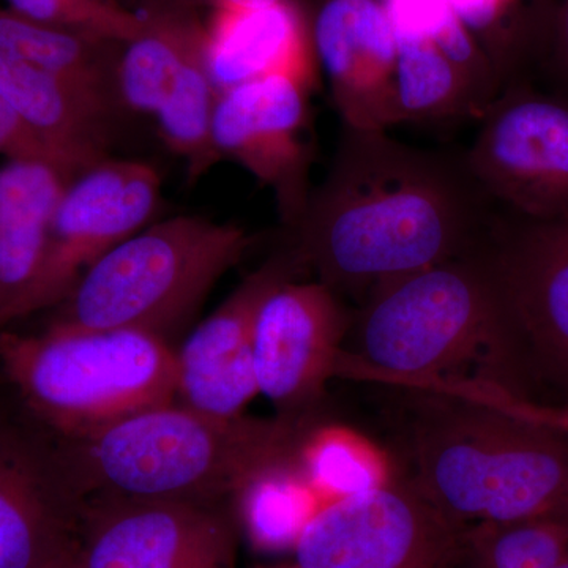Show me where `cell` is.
Wrapping results in <instances>:
<instances>
[{
	"label": "cell",
	"instance_id": "cell-15",
	"mask_svg": "<svg viewBox=\"0 0 568 568\" xmlns=\"http://www.w3.org/2000/svg\"><path fill=\"white\" fill-rule=\"evenodd\" d=\"M308 88V81L293 74H268L220 92L213 111L212 140L220 160H233L274 190L286 230L298 222L312 193Z\"/></svg>",
	"mask_w": 568,
	"mask_h": 568
},
{
	"label": "cell",
	"instance_id": "cell-13",
	"mask_svg": "<svg viewBox=\"0 0 568 568\" xmlns=\"http://www.w3.org/2000/svg\"><path fill=\"white\" fill-rule=\"evenodd\" d=\"M77 548L84 568H234L237 523L224 506L93 499Z\"/></svg>",
	"mask_w": 568,
	"mask_h": 568
},
{
	"label": "cell",
	"instance_id": "cell-9",
	"mask_svg": "<svg viewBox=\"0 0 568 568\" xmlns=\"http://www.w3.org/2000/svg\"><path fill=\"white\" fill-rule=\"evenodd\" d=\"M162 178L140 160L104 159L70 179L52 212L43 261L13 323L62 304L82 275L155 215Z\"/></svg>",
	"mask_w": 568,
	"mask_h": 568
},
{
	"label": "cell",
	"instance_id": "cell-3",
	"mask_svg": "<svg viewBox=\"0 0 568 568\" xmlns=\"http://www.w3.org/2000/svg\"><path fill=\"white\" fill-rule=\"evenodd\" d=\"M316 417L224 418L173 403L89 435L52 436L81 507L93 499L224 506L264 474L302 469Z\"/></svg>",
	"mask_w": 568,
	"mask_h": 568
},
{
	"label": "cell",
	"instance_id": "cell-28",
	"mask_svg": "<svg viewBox=\"0 0 568 568\" xmlns=\"http://www.w3.org/2000/svg\"><path fill=\"white\" fill-rule=\"evenodd\" d=\"M548 43L551 47L549 69L556 91L549 92L568 103V0H559L549 21Z\"/></svg>",
	"mask_w": 568,
	"mask_h": 568
},
{
	"label": "cell",
	"instance_id": "cell-19",
	"mask_svg": "<svg viewBox=\"0 0 568 568\" xmlns=\"http://www.w3.org/2000/svg\"><path fill=\"white\" fill-rule=\"evenodd\" d=\"M205 58L223 92L268 74L284 73L313 84L312 39L291 0H226L204 24Z\"/></svg>",
	"mask_w": 568,
	"mask_h": 568
},
{
	"label": "cell",
	"instance_id": "cell-17",
	"mask_svg": "<svg viewBox=\"0 0 568 568\" xmlns=\"http://www.w3.org/2000/svg\"><path fill=\"white\" fill-rule=\"evenodd\" d=\"M306 274L290 244L246 276L178 351V396L209 416L233 418L260 394L253 365L257 312L276 287Z\"/></svg>",
	"mask_w": 568,
	"mask_h": 568
},
{
	"label": "cell",
	"instance_id": "cell-2",
	"mask_svg": "<svg viewBox=\"0 0 568 568\" xmlns=\"http://www.w3.org/2000/svg\"><path fill=\"white\" fill-rule=\"evenodd\" d=\"M405 477L455 528L568 515V433L476 392L406 390Z\"/></svg>",
	"mask_w": 568,
	"mask_h": 568
},
{
	"label": "cell",
	"instance_id": "cell-20",
	"mask_svg": "<svg viewBox=\"0 0 568 568\" xmlns=\"http://www.w3.org/2000/svg\"><path fill=\"white\" fill-rule=\"evenodd\" d=\"M71 178L44 160L0 166V331L13 324L36 283L52 212Z\"/></svg>",
	"mask_w": 568,
	"mask_h": 568
},
{
	"label": "cell",
	"instance_id": "cell-32",
	"mask_svg": "<svg viewBox=\"0 0 568 568\" xmlns=\"http://www.w3.org/2000/svg\"><path fill=\"white\" fill-rule=\"evenodd\" d=\"M48 568H84V564L80 558V552H78L77 544L73 547L67 549L65 552H62L54 562L51 564Z\"/></svg>",
	"mask_w": 568,
	"mask_h": 568
},
{
	"label": "cell",
	"instance_id": "cell-5",
	"mask_svg": "<svg viewBox=\"0 0 568 568\" xmlns=\"http://www.w3.org/2000/svg\"><path fill=\"white\" fill-rule=\"evenodd\" d=\"M0 369L33 420L58 437L89 435L178 396V354L141 331L2 328Z\"/></svg>",
	"mask_w": 568,
	"mask_h": 568
},
{
	"label": "cell",
	"instance_id": "cell-29",
	"mask_svg": "<svg viewBox=\"0 0 568 568\" xmlns=\"http://www.w3.org/2000/svg\"><path fill=\"white\" fill-rule=\"evenodd\" d=\"M491 399L519 416L556 426V428L568 433V405H545V403L530 402V399L504 390L493 394Z\"/></svg>",
	"mask_w": 568,
	"mask_h": 568
},
{
	"label": "cell",
	"instance_id": "cell-26",
	"mask_svg": "<svg viewBox=\"0 0 568 568\" xmlns=\"http://www.w3.org/2000/svg\"><path fill=\"white\" fill-rule=\"evenodd\" d=\"M10 11L48 28L123 44L144 24L142 11L122 0H6Z\"/></svg>",
	"mask_w": 568,
	"mask_h": 568
},
{
	"label": "cell",
	"instance_id": "cell-8",
	"mask_svg": "<svg viewBox=\"0 0 568 568\" xmlns=\"http://www.w3.org/2000/svg\"><path fill=\"white\" fill-rule=\"evenodd\" d=\"M506 325L510 394H568V215L532 220L499 207L487 244Z\"/></svg>",
	"mask_w": 568,
	"mask_h": 568
},
{
	"label": "cell",
	"instance_id": "cell-1",
	"mask_svg": "<svg viewBox=\"0 0 568 568\" xmlns=\"http://www.w3.org/2000/svg\"><path fill=\"white\" fill-rule=\"evenodd\" d=\"M497 212L465 153L343 123L328 173L286 230L287 244L317 282L361 304L376 287L480 248Z\"/></svg>",
	"mask_w": 568,
	"mask_h": 568
},
{
	"label": "cell",
	"instance_id": "cell-10",
	"mask_svg": "<svg viewBox=\"0 0 568 568\" xmlns=\"http://www.w3.org/2000/svg\"><path fill=\"white\" fill-rule=\"evenodd\" d=\"M463 153L504 211L532 220L568 215V103L559 97L508 82Z\"/></svg>",
	"mask_w": 568,
	"mask_h": 568
},
{
	"label": "cell",
	"instance_id": "cell-24",
	"mask_svg": "<svg viewBox=\"0 0 568 568\" xmlns=\"http://www.w3.org/2000/svg\"><path fill=\"white\" fill-rule=\"evenodd\" d=\"M448 568H568V515L466 530Z\"/></svg>",
	"mask_w": 568,
	"mask_h": 568
},
{
	"label": "cell",
	"instance_id": "cell-14",
	"mask_svg": "<svg viewBox=\"0 0 568 568\" xmlns=\"http://www.w3.org/2000/svg\"><path fill=\"white\" fill-rule=\"evenodd\" d=\"M351 323L343 297L317 280H293L267 295L254 321L253 365L257 390L280 416H316Z\"/></svg>",
	"mask_w": 568,
	"mask_h": 568
},
{
	"label": "cell",
	"instance_id": "cell-16",
	"mask_svg": "<svg viewBox=\"0 0 568 568\" xmlns=\"http://www.w3.org/2000/svg\"><path fill=\"white\" fill-rule=\"evenodd\" d=\"M81 500L54 436L0 414V568H48L77 544Z\"/></svg>",
	"mask_w": 568,
	"mask_h": 568
},
{
	"label": "cell",
	"instance_id": "cell-23",
	"mask_svg": "<svg viewBox=\"0 0 568 568\" xmlns=\"http://www.w3.org/2000/svg\"><path fill=\"white\" fill-rule=\"evenodd\" d=\"M301 467L312 488L334 500L386 487L398 477L392 455L345 426L317 425L302 447Z\"/></svg>",
	"mask_w": 568,
	"mask_h": 568
},
{
	"label": "cell",
	"instance_id": "cell-31",
	"mask_svg": "<svg viewBox=\"0 0 568 568\" xmlns=\"http://www.w3.org/2000/svg\"><path fill=\"white\" fill-rule=\"evenodd\" d=\"M558 2L559 0H532L534 28L538 29V31H545L548 28Z\"/></svg>",
	"mask_w": 568,
	"mask_h": 568
},
{
	"label": "cell",
	"instance_id": "cell-25",
	"mask_svg": "<svg viewBox=\"0 0 568 568\" xmlns=\"http://www.w3.org/2000/svg\"><path fill=\"white\" fill-rule=\"evenodd\" d=\"M315 489L298 467L264 474L239 495V515L254 544L264 549L294 548L313 510Z\"/></svg>",
	"mask_w": 568,
	"mask_h": 568
},
{
	"label": "cell",
	"instance_id": "cell-4",
	"mask_svg": "<svg viewBox=\"0 0 568 568\" xmlns=\"http://www.w3.org/2000/svg\"><path fill=\"white\" fill-rule=\"evenodd\" d=\"M336 376L403 390H508L503 304L485 244L372 291Z\"/></svg>",
	"mask_w": 568,
	"mask_h": 568
},
{
	"label": "cell",
	"instance_id": "cell-6",
	"mask_svg": "<svg viewBox=\"0 0 568 568\" xmlns=\"http://www.w3.org/2000/svg\"><path fill=\"white\" fill-rule=\"evenodd\" d=\"M254 237L234 224L179 215L104 254L55 306L52 327L141 331L168 339L189 323Z\"/></svg>",
	"mask_w": 568,
	"mask_h": 568
},
{
	"label": "cell",
	"instance_id": "cell-11",
	"mask_svg": "<svg viewBox=\"0 0 568 568\" xmlns=\"http://www.w3.org/2000/svg\"><path fill=\"white\" fill-rule=\"evenodd\" d=\"M462 530L405 477L316 510L291 568H448Z\"/></svg>",
	"mask_w": 568,
	"mask_h": 568
},
{
	"label": "cell",
	"instance_id": "cell-21",
	"mask_svg": "<svg viewBox=\"0 0 568 568\" xmlns=\"http://www.w3.org/2000/svg\"><path fill=\"white\" fill-rule=\"evenodd\" d=\"M142 14L141 31L119 50V99L123 111L155 118L183 63L204 40V24L193 11L145 9Z\"/></svg>",
	"mask_w": 568,
	"mask_h": 568
},
{
	"label": "cell",
	"instance_id": "cell-22",
	"mask_svg": "<svg viewBox=\"0 0 568 568\" xmlns=\"http://www.w3.org/2000/svg\"><path fill=\"white\" fill-rule=\"evenodd\" d=\"M216 100L219 91L209 70L203 40L183 63L173 91L153 118L163 144L185 163L192 182L200 181L222 162L212 140Z\"/></svg>",
	"mask_w": 568,
	"mask_h": 568
},
{
	"label": "cell",
	"instance_id": "cell-33",
	"mask_svg": "<svg viewBox=\"0 0 568 568\" xmlns=\"http://www.w3.org/2000/svg\"><path fill=\"white\" fill-rule=\"evenodd\" d=\"M0 108H10L9 104L3 102L2 97H0Z\"/></svg>",
	"mask_w": 568,
	"mask_h": 568
},
{
	"label": "cell",
	"instance_id": "cell-7",
	"mask_svg": "<svg viewBox=\"0 0 568 568\" xmlns=\"http://www.w3.org/2000/svg\"><path fill=\"white\" fill-rule=\"evenodd\" d=\"M119 50L0 10V97L70 175L111 156Z\"/></svg>",
	"mask_w": 568,
	"mask_h": 568
},
{
	"label": "cell",
	"instance_id": "cell-30",
	"mask_svg": "<svg viewBox=\"0 0 568 568\" xmlns=\"http://www.w3.org/2000/svg\"><path fill=\"white\" fill-rule=\"evenodd\" d=\"M226 2V0H148V9H171V10H183L193 11L196 7L219 6V3Z\"/></svg>",
	"mask_w": 568,
	"mask_h": 568
},
{
	"label": "cell",
	"instance_id": "cell-18",
	"mask_svg": "<svg viewBox=\"0 0 568 568\" xmlns=\"http://www.w3.org/2000/svg\"><path fill=\"white\" fill-rule=\"evenodd\" d=\"M312 43L343 123L387 130L403 122L394 26L381 0H324Z\"/></svg>",
	"mask_w": 568,
	"mask_h": 568
},
{
	"label": "cell",
	"instance_id": "cell-27",
	"mask_svg": "<svg viewBox=\"0 0 568 568\" xmlns=\"http://www.w3.org/2000/svg\"><path fill=\"white\" fill-rule=\"evenodd\" d=\"M470 32L488 33L499 28L517 9L519 0H446Z\"/></svg>",
	"mask_w": 568,
	"mask_h": 568
},
{
	"label": "cell",
	"instance_id": "cell-12",
	"mask_svg": "<svg viewBox=\"0 0 568 568\" xmlns=\"http://www.w3.org/2000/svg\"><path fill=\"white\" fill-rule=\"evenodd\" d=\"M396 39L403 122L480 119L504 81L446 0H381Z\"/></svg>",
	"mask_w": 568,
	"mask_h": 568
}]
</instances>
